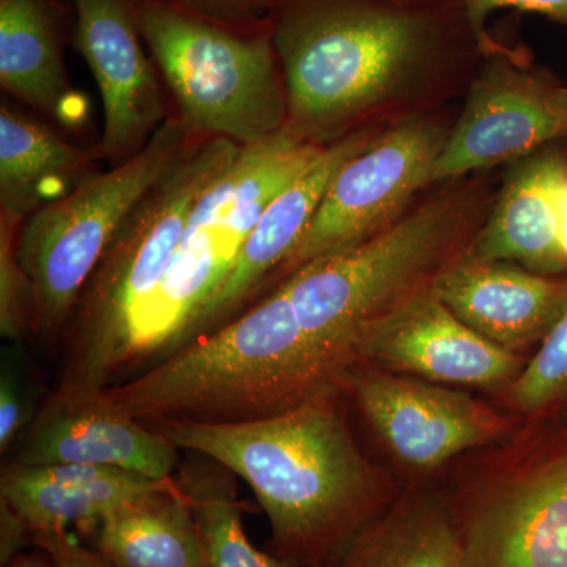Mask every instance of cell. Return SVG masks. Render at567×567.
Returning <instances> with one entry per match:
<instances>
[{
  "label": "cell",
  "instance_id": "6da1fadb",
  "mask_svg": "<svg viewBox=\"0 0 567 567\" xmlns=\"http://www.w3.org/2000/svg\"><path fill=\"white\" fill-rule=\"evenodd\" d=\"M286 132L328 147L442 110L466 92L488 40L457 0H275Z\"/></svg>",
  "mask_w": 567,
  "mask_h": 567
},
{
  "label": "cell",
  "instance_id": "7a4b0ae2",
  "mask_svg": "<svg viewBox=\"0 0 567 567\" xmlns=\"http://www.w3.org/2000/svg\"><path fill=\"white\" fill-rule=\"evenodd\" d=\"M333 391L264 420L148 424L174 446L241 477L270 524L271 554L319 567L383 513L399 494L361 453L342 395Z\"/></svg>",
  "mask_w": 567,
  "mask_h": 567
},
{
  "label": "cell",
  "instance_id": "3957f363",
  "mask_svg": "<svg viewBox=\"0 0 567 567\" xmlns=\"http://www.w3.org/2000/svg\"><path fill=\"white\" fill-rule=\"evenodd\" d=\"M346 380L306 333L278 284L244 315L102 394L145 424L244 423L344 391Z\"/></svg>",
  "mask_w": 567,
  "mask_h": 567
},
{
  "label": "cell",
  "instance_id": "277c9868",
  "mask_svg": "<svg viewBox=\"0 0 567 567\" xmlns=\"http://www.w3.org/2000/svg\"><path fill=\"white\" fill-rule=\"evenodd\" d=\"M495 196L486 173L439 183L382 234L298 268L278 282L298 322L349 374L365 328L431 289L470 251Z\"/></svg>",
  "mask_w": 567,
  "mask_h": 567
},
{
  "label": "cell",
  "instance_id": "5b68a950",
  "mask_svg": "<svg viewBox=\"0 0 567 567\" xmlns=\"http://www.w3.org/2000/svg\"><path fill=\"white\" fill-rule=\"evenodd\" d=\"M241 148L219 137L192 142L134 205L82 290L51 401L92 398L121 382L134 328L169 270L194 205Z\"/></svg>",
  "mask_w": 567,
  "mask_h": 567
},
{
  "label": "cell",
  "instance_id": "8992f818",
  "mask_svg": "<svg viewBox=\"0 0 567 567\" xmlns=\"http://www.w3.org/2000/svg\"><path fill=\"white\" fill-rule=\"evenodd\" d=\"M324 147L282 132L241 148L194 205L181 245L123 358L121 382L189 342L194 324L237 259L265 207L322 155Z\"/></svg>",
  "mask_w": 567,
  "mask_h": 567
},
{
  "label": "cell",
  "instance_id": "52a82bcc",
  "mask_svg": "<svg viewBox=\"0 0 567 567\" xmlns=\"http://www.w3.org/2000/svg\"><path fill=\"white\" fill-rule=\"evenodd\" d=\"M134 11L189 133L251 147L286 132L287 92L270 22L230 28L174 0H134Z\"/></svg>",
  "mask_w": 567,
  "mask_h": 567
},
{
  "label": "cell",
  "instance_id": "ba28073f",
  "mask_svg": "<svg viewBox=\"0 0 567 567\" xmlns=\"http://www.w3.org/2000/svg\"><path fill=\"white\" fill-rule=\"evenodd\" d=\"M192 136L181 117L166 118L132 158L24 219L18 257L33 287V334L54 341L66 330L122 223L188 151Z\"/></svg>",
  "mask_w": 567,
  "mask_h": 567
},
{
  "label": "cell",
  "instance_id": "9c48e42d",
  "mask_svg": "<svg viewBox=\"0 0 567 567\" xmlns=\"http://www.w3.org/2000/svg\"><path fill=\"white\" fill-rule=\"evenodd\" d=\"M451 123L436 110L380 130L342 164L303 237L271 276L281 282L303 265L352 249L398 223L432 188V167Z\"/></svg>",
  "mask_w": 567,
  "mask_h": 567
},
{
  "label": "cell",
  "instance_id": "30bf717a",
  "mask_svg": "<svg viewBox=\"0 0 567 567\" xmlns=\"http://www.w3.org/2000/svg\"><path fill=\"white\" fill-rule=\"evenodd\" d=\"M559 140H567V87L525 44L492 33L432 167V186L511 166Z\"/></svg>",
  "mask_w": 567,
  "mask_h": 567
},
{
  "label": "cell",
  "instance_id": "8fae6325",
  "mask_svg": "<svg viewBox=\"0 0 567 567\" xmlns=\"http://www.w3.org/2000/svg\"><path fill=\"white\" fill-rule=\"evenodd\" d=\"M502 466L453 496L466 567H567V447Z\"/></svg>",
  "mask_w": 567,
  "mask_h": 567
},
{
  "label": "cell",
  "instance_id": "7c38bea8",
  "mask_svg": "<svg viewBox=\"0 0 567 567\" xmlns=\"http://www.w3.org/2000/svg\"><path fill=\"white\" fill-rule=\"evenodd\" d=\"M350 394L388 451L416 472H434L462 453L496 442L514 417L472 394L358 364L346 380Z\"/></svg>",
  "mask_w": 567,
  "mask_h": 567
},
{
  "label": "cell",
  "instance_id": "4fadbf2b",
  "mask_svg": "<svg viewBox=\"0 0 567 567\" xmlns=\"http://www.w3.org/2000/svg\"><path fill=\"white\" fill-rule=\"evenodd\" d=\"M358 364L423 377L429 382L505 391L524 371L517 353L494 344L457 316L434 286L365 328Z\"/></svg>",
  "mask_w": 567,
  "mask_h": 567
},
{
  "label": "cell",
  "instance_id": "5bb4252c",
  "mask_svg": "<svg viewBox=\"0 0 567 567\" xmlns=\"http://www.w3.org/2000/svg\"><path fill=\"white\" fill-rule=\"evenodd\" d=\"M70 3L76 17L74 47L87 62L102 93L100 155L112 162H126L166 121L162 89L142 48L134 0Z\"/></svg>",
  "mask_w": 567,
  "mask_h": 567
},
{
  "label": "cell",
  "instance_id": "9a60e30c",
  "mask_svg": "<svg viewBox=\"0 0 567 567\" xmlns=\"http://www.w3.org/2000/svg\"><path fill=\"white\" fill-rule=\"evenodd\" d=\"M181 450L152 425L134 420L103 394L51 401L25 432L14 464L91 465L173 480Z\"/></svg>",
  "mask_w": 567,
  "mask_h": 567
},
{
  "label": "cell",
  "instance_id": "2e32d148",
  "mask_svg": "<svg viewBox=\"0 0 567 567\" xmlns=\"http://www.w3.org/2000/svg\"><path fill=\"white\" fill-rule=\"evenodd\" d=\"M434 292L476 333L514 353L546 338L567 306V279L468 254L435 279Z\"/></svg>",
  "mask_w": 567,
  "mask_h": 567
},
{
  "label": "cell",
  "instance_id": "e0dca14e",
  "mask_svg": "<svg viewBox=\"0 0 567 567\" xmlns=\"http://www.w3.org/2000/svg\"><path fill=\"white\" fill-rule=\"evenodd\" d=\"M379 132L368 130L354 133L328 145L311 167L265 207L237 254L229 275L194 324L189 342L229 322L237 309L271 278L303 237L306 227L315 218L328 186L342 164L349 162Z\"/></svg>",
  "mask_w": 567,
  "mask_h": 567
},
{
  "label": "cell",
  "instance_id": "ac0fdd59",
  "mask_svg": "<svg viewBox=\"0 0 567 567\" xmlns=\"http://www.w3.org/2000/svg\"><path fill=\"white\" fill-rule=\"evenodd\" d=\"M567 162L550 147L511 164L468 256L540 275L566 270L558 241L557 194Z\"/></svg>",
  "mask_w": 567,
  "mask_h": 567
},
{
  "label": "cell",
  "instance_id": "d6986e66",
  "mask_svg": "<svg viewBox=\"0 0 567 567\" xmlns=\"http://www.w3.org/2000/svg\"><path fill=\"white\" fill-rule=\"evenodd\" d=\"M174 480L156 481L91 465L13 464L3 472L0 498L24 518L32 536L70 533L73 527L87 535L118 507Z\"/></svg>",
  "mask_w": 567,
  "mask_h": 567
},
{
  "label": "cell",
  "instance_id": "ffe728a7",
  "mask_svg": "<svg viewBox=\"0 0 567 567\" xmlns=\"http://www.w3.org/2000/svg\"><path fill=\"white\" fill-rule=\"evenodd\" d=\"M0 84L69 128L87 118V100L74 91L63 63L54 0H0Z\"/></svg>",
  "mask_w": 567,
  "mask_h": 567
},
{
  "label": "cell",
  "instance_id": "44dd1931",
  "mask_svg": "<svg viewBox=\"0 0 567 567\" xmlns=\"http://www.w3.org/2000/svg\"><path fill=\"white\" fill-rule=\"evenodd\" d=\"M319 567H466L453 496L432 488L399 494Z\"/></svg>",
  "mask_w": 567,
  "mask_h": 567
},
{
  "label": "cell",
  "instance_id": "7402d4cb",
  "mask_svg": "<svg viewBox=\"0 0 567 567\" xmlns=\"http://www.w3.org/2000/svg\"><path fill=\"white\" fill-rule=\"evenodd\" d=\"M93 164L91 153L2 103L0 213L24 221L93 177Z\"/></svg>",
  "mask_w": 567,
  "mask_h": 567
},
{
  "label": "cell",
  "instance_id": "603a6c76",
  "mask_svg": "<svg viewBox=\"0 0 567 567\" xmlns=\"http://www.w3.org/2000/svg\"><path fill=\"white\" fill-rule=\"evenodd\" d=\"M87 536L114 567H203L199 532L177 480L118 507Z\"/></svg>",
  "mask_w": 567,
  "mask_h": 567
},
{
  "label": "cell",
  "instance_id": "cb8c5ba5",
  "mask_svg": "<svg viewBox=\"0 0 567 567\" xmlns=\"http://www.w3.org/2000/svg\"><path fill=\"white\" fill-rule=\"evenodd\" d=\"M234 473L218 462L193 454L177 470L188 496L203 546V567H295L271 551L259 550L245 532V503Z\"/></svg>",
  "mask_w": 567,
  "mask_h": 567
},
{
  "label": "cell",
  "instance_id": "d4e9b609",
  "mask_svg": "<svg viewBox=\"0 0 567 567\" xmlns=\"http://www.w3.org/2000/svg\"><path fill=\"white\" fill-rule=\"evenodd\" d=\"M505 391L509 405L528 415L547 409L567 394V306L535 357Z\"/></svg>",
  "mask_w": 567,
  "mask_h": 567
},
{
  "label": "cell",
  "instance_id": "484cf974",
  "mask_svg": "<svg viewBox=\"0 0 567 567\" xmlns=\"http://www.w3.org/2000/svg\"><path fill=\"white\" fill-rule=\"evenodd\" d=\"M21 219L0 213V334L24 341L33 334V287L18 257Z\"/></svg>",
  "mask_w": 567,
  "mask_h": 567
},
{
  "label": "cell",
  "instance_id": "4316f807",
  "mask_svg": "<svg viewBox=\"0 0 567 567\" xmlns=\"http://www.w3.org/2000/svg\"><path fill=\"white\" fill-rule=\"evenodd\" d=\"M481 39H491L487 20L496 10L535 13L567 28V0H457Z\"/></svg>",
  "mask_w": 567,
  "mask_h": 567
},
{
  "label": "cell",
  "instance_id": "83f0119b",
  "mask_svg": "<svg viewBox=\"0 0 567 567\" xmlns=\"http://www.w3.org/2000/svg\"><path fill=\"white\" fill-rule=\"evenodd\" d=\"M213 21L237 29H257L268 22L265 0H174Z\"/></svg>",
  "mask_w": 567,
  "mask_h": 567
},
{
  "label": "cell",
  "instance_id": "f1b7e54d",
  "mask_svg": "<svg viewBox=\"0 0 567 567\" xmlns=\"http://www.w3.org/2000/svg\"><path fill=\"white\" fill-rule=\"evenodd\" d=\"M28 421L20 383L10 369L3 368L0 377V453L6 454L21 434Z\"/></svg>",
  "mask_w": 567,
  "mask_h": 567
},
{
  "label": "cell",
  "instance_id": "f546056e",
  "mask_svg": "<svg viewBox=\"0 0 567 567\" xmlns=\"http://www.w3.org/2000/svg\"><path fill=\"white\" fill-rule=\"evenodd\" d=\"M32 544L61 567H114L104 561L91 547L76 543L70 533L33 535Z\"/></svg>",
  "mask_w": 567,
  "mask_h": 567
},
{
  "label": "cell",
  "instance_id": "4dcf8cb0",
  "mask_svg": "<svg viewBox=\"0 0 567 567\" xmlns=\"http://www.w3.org/2000/svg\"><path fill=\"white\" fill-rule=\"evenodd\" d=\"M29 540L32 543V533L24 518L9 502L0 498V565L7 567L20 557Z\"/></svg>",
  "mask_w": 567,
  "mask_h": 567
},
{
  "label": "cell",
  "instance_id": "1f68e13d",
  "mask_svg": "<svg viewBox=\"0 0 567 567\" xmlns=\"http://www.w3.org/2000/svg\"><path fill=\"white\" fill-rule=\"evenodd\" d=\"M558 241L567 262V173L558 186L557 194Z\"/></svg>",
  "mask_w": 567,
  "mask_h": 567
},
{
  "label": "cell",
  "instance_id": "d6a6232c",
  "mask_svg": "<svg viewBox=\"0 0 567 567\" xmlns=\"http://www.w3.org/2000/svg\"><path fill=\"white\" fill-rule=\"evenodd\" d=\"M7 567H61L58 563L54 561L51 557H48L47 554L39 555H28L22 554L17 559L10 563Z\"/></svg>",
  "mask_w": 567,
  "mask_h": 567
},
{
  "label": "cell",
  "instance_id": "836d02e7",
  "mask_svg": "<svg viewBox=\"0 0 567 567\" xmlns=\"http://www.w3.org/2000/svg\"><path fill=\"white\" fill-rule=\"evenodd\" d=\"M265 2H267V3H268V7H270V3H271V2H275V0H265Z\"/></svg>",
  "mask_w": 567,
  "mask_h": 567
}]
</instances>
